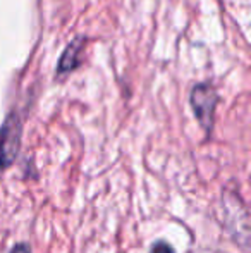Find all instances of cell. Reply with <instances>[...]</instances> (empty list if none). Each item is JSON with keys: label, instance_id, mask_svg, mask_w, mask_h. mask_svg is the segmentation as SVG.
I'll return each mask as SVG.
<instances>
[{"label": "cell", "instance_id": "obj_3", "mask_svg": "<svg viewBox=\"0 0 251 253\" xmlns=\"http://www.w3.org/2000/svg\"><path fill=\"white\" fill-rule=\"evenodd\" d=\"M84 45V40L79 38V40L72 42L69 47L66 48V52L62 53L61 60H59V67H57V74L59 76H66L71 71H74L81 62V48Z\"/></svg>", "mask_w": 251, "mask_h": 253}, {"label": "cell", "instance_id": "obj_5", "mask_svg": "<svg viewBox=\"0 0 251 253\" xmlns=\"http://www.w3.org/2000/svg\"><path fill=\"white\" fill-rule=\"evenodd\" d=\"M9 253H31V252H30V248H28V245L17 243V245H14L12 250H10Z\"/></svg>", "mask_w": 251, "mask_h": 253}, {"label": "cell", "instance_id": "obj_2", "mask_svg": "<svg viewBox=\"0 0 251 253\" xmlns=\"http://www.w3.org/2000/svg\"><path fill=\"white\" fill-rule=\"evenodd\" d=\"M23 126L16 112H10L0 126V169H7L17 159Z\"/></svg>", "mask_w": 251, "mask_h": 253}, {"label": "cell", "instance_id": "obj_4", "mask_svg": "<svg viewBox=\"0 0 251 253\" xmlns=\"http://www.w3.org/2000/svg\"><path fill=\"white\" fill-rule=\"evenodd\" d=\"M150 253H176V252L167 241H157V243H153Z\"/></svg>", "mask_w": 251, "mask_h": 253}, {"label": "cell", "instance_id": "obj_1", "mask_svg": "<svg viewBox=\"0 0 251 253\" xmlns=\"http://www.w3.org/2000/svg\"><path fill=\"white\" fill-rule=\"evenodd\" d=\"M189 102L200 126L207 133H210L212 127H214L215 109H217V103H218V95L215 91V88L210 83H198L191 90Z\"/></svg>", "mask_w": 251, "mask_h": 253}]
</instances>
